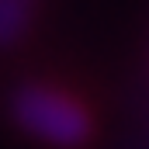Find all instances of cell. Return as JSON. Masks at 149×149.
<instances>
[{
	"instance_id": "1",
	"label": "cell",
	"mask_w": 149,
	"mask_h": 149,
	"mask_svg": "<svg viewBox=\"0 0 149 149\" xmlns=\"http://www.w3.org/2000/svg\"><path fill=\"white\" fill-rule=\"evenodd\" d=\"M14 114L31 135L45 139V142H56V146H80L90 132V121H87L83 108L76 101H70L66 94L49 90V87L17 90Z\"/></svg>"
},
{
	"instance_id": "2",
	"label": "cell",
	"mask_w": 149,
	"mask_h": 149,
	"mask_svg": "<svg viewBox=\"0 0 149 149\" xmlns=\"http://www.w3.org/2000/svg\"><path fill=\"white\" fill-rule=\"evenodd\" d=\"M28 21V0H0V45H10L24 31Z\"/></svg>"
}]
</instances>
